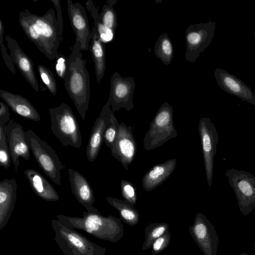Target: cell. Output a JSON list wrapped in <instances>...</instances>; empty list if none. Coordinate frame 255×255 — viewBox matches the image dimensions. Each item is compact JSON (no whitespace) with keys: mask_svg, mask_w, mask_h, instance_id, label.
Here are the masks:
<instances>
[{"mask_svg":"<svg viewBox=\"0 0 255 255\" xmlns=\"http://www.w3.org/2000/svg\"><path fill=\"white\" fill-rule=\"evenodd\" d=\"M225 175L235 192L240 211L249 215L255 207V176L233 168L227 169Z\"/></svg>","mask_w":255,"mask_h":255,"instance_id":"obj_8","label":"cell"},{"mask_svg":"<svg viewBox=\"0 0 255 255\" xmlns=\"http://www.w3.org/2000/svg\"><path fill=\"white\" fill-rule=\"evenodd\" d=\"M17 182L14 178L0 182V231L4 229L12 215L17 195Z\"/></svg>","mask_w":255,"mask_h":255,"instance_id":"obj_17","label":"cell"},{"mask_svg":"<svg viewBox=\"0 0 255 255\" xmlns=\"http://www.w3.org/2000/svg\"><path fill=\"white\" fill-rule=\"evenodd\" d=\"M51 226L55 235L54 240L63 255H105L106 248L91 241L76 230L62 225L57 219H52Z\"/></svg>","mask_w":255,"mask_h":255,"instance_id":"obj_4","label":"cell"},{"mask_svg":"<svg viewBox=\"0 0 255 255\" xmlns=\"http://www.w3.org/2000/svg\"><path fill=\"white\" fill-rule=\"evenodd\" d=\"M57 58L55 63V71L58 76L63 79L67 69L68 59L62 54L58 55Z\"/></svg>","mask_w":255,"mask_h":255,"instance_id":"obj_35","label":"cell"},{"mask_svg":"<svg viewBox=\"0 0 255 255\" xmlns=\"http://www.w3.org/2000/svg\"><path fill=\"white\" fill-rule=\"evenodd\" d=\"M11 161L10 152L6 135L2 127L0 126V166L7 169L10 166Z\"/></svg>","mask_w":255,"mask_h":255,"instance_id":"obj_30","label":"cell"},{"mask_svg":"<svg viewBox=\"0 0 255 255\" xmlns=\"http://www.w3.org/2000/svg\"><path fill=\"white\" fill-rule=\"evenodd\" d=\"M117 0H108L103 5L100 16L102 23L115 35L118 25L117 17L114 6Z\"/></svg>","mask_w":255,"mask_h":255,"instance_id":"obj_28","label":"cell"},{"mask_svg":"<svg viewBox=\"0 0 255 255\" xmlns=\"http://www.w3.org/2000/svg\"><path fill=\"white\" fill-rule=\"evenodd\" d=\"M177 136L173 123V108L167 102H164L150 124L143 139L144 148L146 150L154 149Z\"/></svg>","mask_w":255,"mask_h":255,"instance_id":"obj_7","label":"cell"},{"mask_svg":"<svg viewBox=\"0 0 255 255\" xmlns=\"http://www.w3.org/2000/svg\"><path fill=\"white\" fill-rule=\"evenodd\" d=\"M119 125V123L111 110L107 119L103 137L105 143L111 150L116 138Z\"/></svg>","mask_w":255,"mask_h":255,"instance_id":"obj_29","label":"cell"},{"mask_svg":"<svg viewBox=\"0 0 255 255\" xmlns=\"http://www.w3.org/2000/svg\"><path fill=\"white\" fill-rule=\"evenodd\" d=\"M176 164V159L172 158L152 167L142 177L143 189L150 191L160 185L173 173Z\"/></svg>","mask_w":255,"mask_h":255,"instance_id":"obj_20","label":"cell"},{"mask_svg":"<svg viewBox=\"0 0 255 255\" xmlns=\"http://www.w3.org/2000/svg\"><path fill=\"white\" fill-rule=\"evenodd\" d=\"M122 194L125 200L132 205L137 201V192L135 187L127 180H122L120 183Z\"/></svg>","mask_w":255,"mask_h":255,"instance_id":"obj_32","label":"cell"},{"mask_svg":"<svg viewBox=\"0 0 255 255\" xmlns=\"http://www.w3.org/2000/svg\"><path fill=\"white\" fill-rule=\"evenodd\" d=\"M49 112L53 134L64 146L80 149L82 145L80 128L71 108L62 103L57 107L49 108Z\"/></svg>","mask_w":255,"mask_h":255,"instance_id":"obj_5","label":"cell"},{"mask_svg":"<svg viewBox=\"0 0 255 255\" xmlns=\"http://www.w3.org/2000/svg\"><path fill=\"white\" fill-rule=\"evenodd\" d=\"M92 43L90 49L94 63L96 80L99 85L103 79L106 69V50L105 43L101 39L96 26L92 28Z\"/></svg>","mask_w":255,"mask_h":255,"instance_id":"obj_23","label":"cell"},{"mask_svg":"<svg viewBox=\"0 0 255 255\" xmlns=\"http://www.w3.org/2000/svg\"><path fill=\"white\" fill-rule=\"evenodd\" d=\"M85 4L87 9L94 19V25L97 29L101 40L104 43L112 40L114 37L115 35L111 30L105 27L102 23L100 14L98 13V8L93 3V1L89 0Z\"/></svg>","mask_w":255,"mask_h":255,"instance_id":"obj_27","label":"cell"},{"mask_svg":"<svg viewBox=\"0 0 255 255\" xmlns=\"http://www.w3.org/2000/svg\"><path fill=\"white\" fill-rule=\"evenodd\" d=\"M68 172L71 191L77 201L86 209L93 206L95 198L88 181L82 174L75 170L69 168Z\"/></svg>","mask_w":255,"mask_h":255,"instance_id":"obj_19","label":"cell"},{"mask_svg":"<svg viewBox=\"0 0 255 255\" xmlns=\"http://www.w3.org/2000/svg\"><path fill=\"white\" fill-rule=\"evenodd\" d=\"M10 114L8 106L3 102H0V126L3 127L7 124L10 119Z\"/></svg>","mask_w":255,"mask_h":255,"instance_id":"obj_37","label":"cell"},{"mask_svg":"<svg viewBox=\"0 0 255 255\" xmlns=\"http://www.w3.org/2000/svg\"><path fill=\"white\" fill-rule=\"evenodd\" d=\"M25 137L42 171L54 183L61 185V172L65 165L61 161L55 151L31 129L25 132Z\"/></svg>","mask_w":255,"mask_h":255,"instance_id":"obj_6","label":"cell"},{"mask_svg":"<svg viewBox=\"0 0 255 255\" xmlns=\"http://www.w3.org/2000/svg\"><path fill=\"white\" fill-rule=\"evenodd\" d=\"M13 63L32 88L39 92V86L34 70L33 63L22 50L16 40L8 34L5 36Z\"/></svg>","mask_w":255,"mask_h":255,"instance_id":"obj_15","label":"cell"},{"mask_svg":"<svg viewBox=\"0 0 255 255\" xmlns=\"http://www.w3.org/2000/svg\"><path fill=\"white\" fill-rule=\"evenodd\" d=\"M52 2L57 11V22L58 27L60 41H62V35L63 32V21L62 19V11L60 5V1L59 0H49Z\"/></svg>","mask_w":255,"mask_h":255,"instance_id":"obj_36","label":"cell"},{"mask_svg":"<svg viewBox=\"0 0 255 255\" xmlns=\"http://www.w3.org/2000/svg\"><path fill=\"white\" fill-rule=\"evenodd\" d=\"M18 20L27 37L49 60L57 57L60 41L57 17L53 8L43 15L24 9L19 12Z\"/></svg>","mask_w":255,"mask_h":255,"instance_id":"obj_1","label":"cell"},{"mask_svg":"<svg viewBox=\"0 0 255 255\" xmlns=\"http://www.w3.org/2000/svg\"><path fill=\"white\" fill-rule=\"evenodd\" d=\"M106 198L108 203L119 211L121 219L125 223L134 226L138 223L139 214L133 205L126 200H122L110 196Z\"/></svg>","mask_w":255,"mask_h":255,"instance_id":"obj_24","label":"cell"},{"mask_svg":"<svg viewBox=\"0 0 255 255\" xmlns=\"http://www.w3.org/2000/svg\"><path fill=\"white\" fill-rule=\"evenodd\" d=\"M29 185L38 197L48 202L58 201L60 197L52 185L39 172L33 169L24 171Z\"/></svg>","mask_w":255,"mask_h":255,"instance_id":"obj_21","label":"cell"},{"mask_svg":"<svg viewBox=\"0 0 255 255\" xmlns=\"http://www.w3.org/2000/svg\"><path fill=\"white\" fill-rule=\"evenodd\" d=\"M200 24H190L185 32V60L194 62L203 48L205 42V29Z\"/></svg>","mask_w":255,"mask_h":255,"instance_id":"obj_22","label":"cell"},{"mask_svg":"<svg viewBox=\"0 0 255 255\" xmlns=\"http://www.w3.org/2000/svg\"><path fill=\"white\" fill-rule=\"evenodd\" d=\"M110 106V103L108 101L102 108L100 116L96 120L92 128L86 151L87 159L90 162H94L97 158L104 141L106 123L111 110Z\"/></svg>","mask_w":255,"mask_h":255,"instance_id":"obj_16","label":"cell"},{"mask_svg":"<svg viewBox=\"0 0 255 255\" xmlns=\"http://www.w3.org/2000/svg\"><path fill=\"white\" fill-rule=\"evenodd\" d=\"M198 130L200 137L207 182L210 187L213 177L214 158L217 152L219 135L214 124L208 118H202Z\"/></svg>","mask_w":255,"mask_h":255,"instance_id":"obj_9","label":"cell"},{"mask_svg":"<svg viewBox=\"0 0 255 255\" xmlns=\"http://www.w3.org/2000/svg\"><path fill=\"white\" fill-rule=\"evenodd\" d=\"M254 247L255 249V243L254 244Z\"/></svg>","mask_w":255,"mask_h":255,"instance_id":"obj_40","label":"cell"},{"mask_svg":"<svg viewBox=\"0 0 255 255\" xmlns=\"http://www.w3.org/2000/svg\"><path fill=\"white\" fill-rule=\"evenodd\" d=\"M170 240L171 234L168 230L153 243L151 247L152 255H156L165 250L169 245Z\"/></svg>","mask_w":255,"mask_h":255,"instance_id":"obj_34","label":"cell"},{"mask_svg":"<svg viewBox=\"0 0 255 255\" xmlns=\"http://www.w3.org/2000/svg\"><path fill=\"white\" fill-rule=\"evenodd\" d=\"M67 10L71 27L75 34L76 40L81 44V50L90 49L92 32L84 7L79 3L68 0Z\"/></svg>","mask_w":255,"mask_h":255,"instance_id":"obj_14","label":"cell"},{"mask_svg":"<svg viewBox=\"0 0 255 255\" xmlns=\"http://www.w3.org/2000/svg\"><path fill=\"white\" fill-rule=\"evenodd\" d=\"M133 77L124 78L118 72L113 73L110 80V92L108 101L114 113L124 108L128 111L133 109V97L135 88Z\"/></svg>","mask_w":255,"mask_h":255,"instance_id":"obj_10","label":"cell"},{"mask_svg":"<svg viewBox=\"0 0 255 255\" xmlns=\"http://www.w3.org/2000/svg\"><path fill=\"white\" fill-rule=\"evenodd\" d=\"M86 62L81 52V44L76 40L68 59L67 69L63 80L67 93L83 120H85L90 98V79Z\"/></svg>","mask_w":255,"mask_h":255,"instance_id":"obj_3","label":"cell"},{"mask_svg":"<svg viewBox=\"0 0 255 255\" xmlns=\"http://www.w3.org/2000/svg\"><path fill=\"white\" fill-rule=\"evenodd\" d=\"M2 127L6 135L14 172H16L19 165V158L22 157L28 160L30 157V149L25 139V131L21 125L12 119Z\"/></svg>","mask_w":255,"mask_h":255,"instance_id":"obj_13","label":"cell"},{"mask_svg":"<svg viewBox=\"0 0 255 255\" xmlns=\"http://www.w3.org/2000/svg\"><path fill=\"white\" fill-rule=\"evenodd\" d=\"M154 51L155 56L165 65L170 64L173 57V48L170 39L167 33L161 34L158 38Z\"/></svg>","mask_w":255,"mask_h":255,"instance_id":"obj_25","label":"cell"},{"mask_svg":"<svg viewBox=\"0 0 255 255\" xmlns=\"http://www.w3.org/2000/svg\"><path fill=\"white\" fill-rule=\"evenodd\" d=\"M0 97L13 112L22 118L34 122L40 121V115L36 109L22 96L0 89Z\"/></svg>","mask_w":255,"mask_h":255,"instance_id":"obj_18","label":"cell"},{"mask_svg":"<svg viewBox=\"0 0 255 255\" xmlns=\"http://www.w3.org/2000/svg\"><path fill=\"white\" fill-rule=\"evenodd\" d=\"M4 25L2 21L0 19V47L2 57L4 64L8 70L14 75L16 74V71L14 68V63L11 56L7 53L6 49L3 43Z\"/></svg>","mask_w":255,"mask_h":255,"instance_id":"obj_33","label":"cell"},{"mask_svg":"<svg viewBox=\"0 0 255 255\" xmlns=\"http://www.w3.org/2000/svg\"><path fill=\"white\" fill-rule=\"evenodd\" d=\"M37 69L40 76L46 88L52 95H55L57 93V84L53 73L51 70L42 64L38 65Z\"/></svg>","mask_w":255,"mask_h":255,"instance_id":"obj_31","label":"cell"},{"mask_svg":"<svg viewBox=\"0 0 255 255\" xmlns=\"http://www.w3.org/2000/svg\"><path fill=\"white\" fill-rule=\"evenodd\" d=\"M169 225L166 223H154L149 224L144 228L145 240L143 243V251L151 248L153 243L159 237L169 230Z\"/></svg>","mask_w":255,"mask_h":255,"instance_id":"obj_26","label":"cell"},{"mask_svg":"<svg viewBox=\"0 0 255 255\" xmlns=\"http://www.w3.org/2000/svg\"><path fill=\"white\" fill-rule=\"evenodd\" d=\"M86 210L81 217L57 215L56 218L68 228L84 231L100 240L115 243L122 239L124 232L121 218L105 216L93 206Z\"/></svg>","mask_w":255,"mask_h":255,"instance_id":"obj_2","label":"cell"},{"mask_svg":"<svg viewBox=\"0 0 255 255\" xmlns=\"http://www.w3.org/2000/svg\"><path fill=\"white\" fill-rule=\"evenodd\" d=\"M189 233L204 255H217L219 240L215 227L206 217L197 213Z\"/></svg>","mask_w":255,"mask_h":255,"instance_id":"obj_11","label":"cell"},{"mask_svg":"<svg viewBox=\"0 0 255 255\" xmlns=\"http://www.w3.org/2000/svg\"><path fill=\"white\" fill-rule=\"evenodd\" d=\"M226 85L232 91L237 93L240 91L239 85L233 79L227 77L224 79Z\"/></svg>","mask_w":255,"mask_h":255,"instance_id":"obj_38","label":"cell"},{"mask_svg":"<svg viewBox=\"0 0 255 255\" xmlns=\"http://www.w3.org/2000/svg\"><path fill=\"white\" fill-rule=\"evenodd\" d=\"M135 127L127 126L122 122L119 124L116 138L111 149L112 156L120 161L126 170L134 160L137 144L133 134Z\"/></svg>","mask_w":255,"mask_h":255,"instance_id":"obj_12","label":"cell"},{"mask_svg":"<svg viewBox=\"0 0 255 255\" xmlns=\"http://www.w3.org/2000/svg\"><path fill=\"white\" fill-rule=\"evenodd\" d=\"M240 255H249L245 253H242Z\"/></svg>","mask_w":255,"mask_h":255,"instance_id":"obj_39","label":"cell"}]
</instances>
